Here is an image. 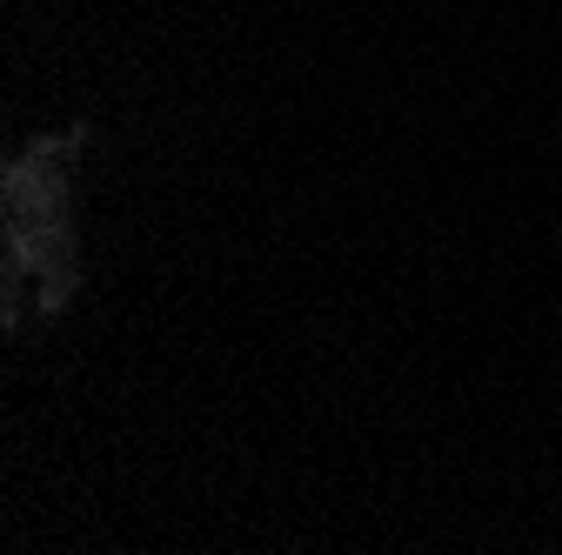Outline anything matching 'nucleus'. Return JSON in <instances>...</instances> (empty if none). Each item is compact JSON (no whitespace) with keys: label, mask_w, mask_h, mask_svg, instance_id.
<instances>
[{"label":"nucleus","mask_w":562,"mask_h":555,"mask_svg":"<svg viewBox=\"0 0 562 555\" xmlns=\"http://www.w3.org/2000/svg\"><path fill=\"white\" fill-rule=\"evenodd\" d=\"M67 148H75V141H41V148H27L8 168V241H14L8 268H14V302H21V288H34L41 308H54V295L67 288V248H60Z\"/></svg>","instance_id":"obj_1"}]
</instances>
